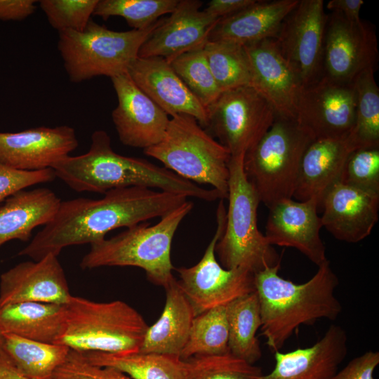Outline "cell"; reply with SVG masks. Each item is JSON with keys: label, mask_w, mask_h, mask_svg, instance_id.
Listing matches in <instances>:
<instances>
[{"label": "cell", "mask_w": 379, "mask_h": 379, "mask_svg": "<svg viewBox=\"0 0 379 379\" xmlns=\"http://www.w3.org/2000/svg\"><path fill=\"white\" fill-rule=\"evenodd\" d=\"M104 194L97 199L61 201L53 218L18 255L35 261L49 253L58 256L65 247L91 244L115 229L162 218L187 199L181 194L141 187L113 189Z\"/></svg>", "instance_id": "cell-1"}, {"label": "cell", "mask_w": 379, "mask_h": 379, "mask_svg": "<svg viewBox=\"0 0 379 379\" xmlns=\"http://www.w3.org/2000/svg\"><path fill=\"white\" fill-rule=\"evenodd\" d=\"M51 168L56 178L78 192L105 194L113 189L141 187L206 201L223 199L217 190L205 189L164 167L144 159L115 152L110 137L103 130L93 133L91 147L86 153L67 156Z\"/></svg>", "instance_id": "cell-2"}, {"label": "cell", "mask_w": 379, "mask_h": 379, "mask_svg": "<svg viewBox=\"0 0 379 379\" xmlns=\"http://www.w3.org/2000/svg\"><path fill=\"white\" fill-rule=\"evenodd\" d=\"M281 265L254 274L261 313V335L272 352L281 351L300 326H312L326 319L335 321L343 310L335 292L339 285L328 260L302 284L280 277Z\"/></svg>", "instance_id": "cell-3"}, {"label": "cell", "mask_w": 379, "mask_h": 379, "mask_svg": "<svg viewBox=\"0 0 379 379\" xmlns=\"http://www.w3.org/2000/svg\"><path fill=\"white\" fill-rule=\"evenodd\" d=\"M193 206V203L187 200L154 225L141 222L109 239L91 244L80 267L83 270L113 266L139 267L145 272L149 281L165 288L175 279L171 260L173 237Z\"/></svg>", "instance_id": "cell-4"}, {"label": "cell", "mask_w": 379, "mask_h": 379, "mask_svg": "<svg viewBox=\"0 0 379 379\" xmlns=\"http://www.w3.org/2000/svg\"><path fill=\"white\" fill-rule=\"evenodd\" d=\"M149 326L122 300L95 302L71 295L64 304V322L55 344L81 352L140 351Z\"/></svg>", "instance_id": "cell-5"}, {"label": "cell", "mask_w": 379, "mask_h": 379, "mask_svg": "<svg viewBox=\"0 0 379 379\" xmlns=\"http://www.w3.org/2000/svg\"><path fill=\"white\" fill-rule=\"evenodd\" d=\"M244 154L231 156L229 161L228 209L215 252L222 267H242L255 274L281 265V257L258 230L260 201L244 173Z\"/></svg>", "instance_id": "cell-6"}, {"label": "cell", "mask_w": 379, "mask_h": 379, "mask_svg": "<svg viewBox=\"0 0 379 379\" xmlns=\"http://www.w3.org/2000/svg\"><path fill=\"white\" fill-rule=\"evenodd\" d=\"M314 140L295 119L276 116L270 129L245 154L246 177L269 209L293 198L302 157Z\"/></svg>", "instance_id": "cell-7"}, {"label": "cell", "mask_w": 379, "mask_h": 379, "mask_svg": "<svg viewBox=\"0 0 379 379\" xmlns=\"http://www.w3.org/2000/svg\"><path fill=\"white\" fill-rule=\"evenodd\" d=\"M144 153L182 178L209 185L227 198L231 154L193 117H173L162 140Z\"/></svg>", "instance_id": "cell-8"}, {"label": "cell", "mask_w": 379, "mask_h": 379, "mask_svg": "<svg viewBox=\"0 0 379 379\" xmlns=\"http://www.w3.org/2000/svg\"><path fill=\"white\" fill-rule=\"evenodd\" d=\"M161 20L145 29L128 31L111 30L90 20L81 32H59L58 48L69 80L79 83L95 77L112 78L126 73Z\"/></svg>", "instance_id": "cell-9"}, {"label": "cell", "mask_w": 379, "mask_h": 379, "mask_svg": "<svg viewBox=\"0 0 379 379\" xmlns=\"http://www.w3.org/2000/svg\"><path fill=\"white\" fill-rule=\"evenodd\" d=\"M206 109L205 130L217 138L231 156L245 155L270 129L276 117L271 105L251 86L222 92Z\"/></svg>", "instance_id": "cell-10"}, {"label": "cell", "mask_w": 379, "mask_h": 379, "mask_svg": "<svg viewBox=\"0 0 379 379\" xmlns=\"http://www.w3.org/2000/svg\"><path fill=\"white\" fill-rule=\"evenodd\" d=\"M220 199L216 212L217 227L201 259L194 265L175 268L178 284L191 302L196 316L212 308L227 305L255 291L254 274L239 267L227 270L216 259L215 245L225 226L226 210Z\"/></svg>", "instance_id": "cell-11"}, {"label": "cell", "mask_w": 379, "mask_h": 379, "mask_svg": "<svg viewBox=\"0 0 379 379\" xmlns=\"http://www.w3.org/2000/svg\"><path fill=\"white\" fill-rule=\"evenodd\" d=\"M327 14L323 0H299L274 38L302 87L324 76V41Z\"/></svg>", "instance_id": "cell-12"}, {"label": "cell", "mask_w": 379, "mask_h": 379, "mask_svg": "<svg viewBox=\"0 0 379 379\" xmlns=\"http://www.w3.org/2000/svg\"><path fill=\"white\" fill-rule=\"evenodd\" d=\"M378 58L377 36L370 24L361 20L351 21L336 11L327 14L324 77L341 83H352L363 71L376 69Z\"/></svg>", "instance_id": "cell-13"}, {"label": "cell", "mask_w": 379, "mask_h": 379, "mask_svg": "<svg viewBox=\"0 0 379 379\" xmlns=\"http://www.w3.org/2000/svg\"><path fill=\"white\" fill-rule=\"evenodd\" d=\"M355 109L353 83L324 76L301 88L295 119L315 140L345 138L353 126Z\"/></svg>", "instance_id": "cell-14"}, {"label": "cell", "mask_w": 379, "mask_h": 379, "mask_svg": "<svg viewBox=\"0 0 379 379\" xmlns=\"http://www.w3.org/2000/svg\"><path fill=\"white\" fill-rule=\"evenodd\" d=\"M118 104L112 118L124 145L145 149L164 136L170 119L133 82L128 74L111 78Z\"/></svg>", "instance_id": "cell-15"}, {"label": "cell", "mask_w": 379, "mask_h": 379, "mask_svg": "<svg viewBox=\"0 0 379 379\" xmlns=\"http://www.w3.org/2000/svg\"><path fill=\"white\" fill-rule=\"evenodd\" d=\"M202 4L199 0H179L142 45L138 57H159L170 62L185 53L203 48L219 19L201 10Z\"/></svg>", "instance_id": "cell-16"}, {"label": "cell", "mask_w": 379, "mask_h": 379, "mask_svg": "<svg viewBox=\"0 0 379 379\" xmlns=\"http://www.w3.org/2000/svg\"><path fill=\"white\" fill-rule=\"evenodd\" d=\"M251 86L273 107L276 116L295 119L301 82L282 55L274 38L244 46Z\"/></svg>", "instance_id": "cell-17"}, {"label": "cell", "mask_w": 379, "mask_h": 379, "mask_svg": "<svg viewBox=\"0 0 379 379\" xmlns=\"http://www.w3.org/2000/svg\"><path fill=\"white\" fill-rule=\"evenodd\" d=\"M78 144L75 131L69 126L0 132V164L20 171L46 169L69 156Z\"/></svg>", "instance_id": "cell-18"}, {"label": "cell", "mask_w": 379, "mask_h": 379, "mask_svg": "<svg viewBox=\"0 0 379 379\" xmlns=\"http://www.w3.org/2000/svg\"><path fill=\"white\" fill-rule=\"evenodd\" d=\"M318 208L315 199L280 201L269 209L264 234L267 242L271 246L294 248L319 266L328 259L320 237L323 225Z\"/></svg>", "instance_id": "cell-19"}, {"label": "cell", "mask_w": 379, "mask_h": 379, "mask_svg": "<svg viewBox=\"0 0 379 379\" xmlns=\"http://www.w3.org/2000/svg\"><path fill=\"white\" fill-rule=\"evenodd\" d=\"M71 295L64 270L52 253L20 262L0 276V307L25 302L63 305Z\"/></svg>", "instance_id": "cell-20"}, {"label": "cell", "mask_w": 379, "mask_h": 379, "mask_svg": "<svg viewBox=\"0 0 379 379\" xmlns=\"http://www.w3.org/2000/svg\"><path fill=\"white\" fill-rule=\"evenodd\" d=\"M127 73L135 85L168 115L193 117L204 129L206 108L177 75L171 64L159 57L138 58Z\"/></svg>", "instance_id": "cell-21"}, {"label": "cell", "mask_w": 379, "mask_h": 379, "mask_svg": "<svg viewBox=\"0 0 379 379\" xmlns=\"http://www.w3.org/2000/svg\"><path fill=\"white\" fill-rule=\"evenodd\" d=\"M319 208L323 227L335 239L357 243L370 235L378 220L379 194L340 182L327 192Z\"/></svg>", "instance_id": "cell-22"}, {"label": "cell", "mask_w": 379, "mask_h": 379, "mask_svg": "<svg viewBox=\"0 0 379 379\" xmlns=\"http://www.w3.org/2000/svg\"><path fill=\"white\" fill-rule=\"evenodd\" d=\"M347 352L345 330L340 325L332 324L310 347L274 352V368L257 379H333Z\"/></svg>", "instance_id": "cell-23"}, {"label": "cell", "mask_w": 379, "mask_h": 379, "mask_svg": "<svg viewBox=\"0 0 379 379\" xmlns=\"http://www.w3.org/2000/svg\"><path fill=\"white\" fill-rule=\"evenodd\" d=\"M352 151L346 138L314 140L302 157L293 197L300 201L315 199L319 208L327 192L340 182Z\"/></svg>", "instance_id": "cell-24"}, {"label": "cell", "mask_w": 379, "mask_h": 379, "mask_svg": "<svg viewBox=\"0 0 379 379\" xmlns=\"http://www.w3.org/2000/svg\"><path fill=\"white\" fill-rule=\"evenodd\" d=\"M299 0L255 1L243 10L219 19L208 41L245 46L274 38Z\"/></svg>", "instance_id": "cell-25"}, {"label": "cell", "mask_w": 379, "mask_h": 379, "mask_svg": "<svg viewBox=\"0 0 379 379\" xmlns=\"http://www.w3.org/2000/svg\"><path fill=\"white\" fill-rule=\"evenodd\" d=\"M61 200L48 188L20 190L0 206V248L14 239L27 241L32 231L55 215Z\"/></svg>", "instance_id": "cell-26"}, {"label": "cell", "mask_w": 379, "mask_h": 379, "mask_svg": "<svg viewBox=\"0 0 379 379\" xmlns=\"http://www.w3.org/2000/svg\"><path fill=\"white\" fill-rule=\"evenodd\" d=\"M165 290L166 302L163 312L158 320L149 326L140 352L180 357L196 314L176 279Z\"/></svg>", "instance_id": "cell-27"}, {"label": "cell", "mask_w": 379, "mask_h": 379, "mask_svg": "<svg viewBox=\"0 0 379 379\" xmlns=\"http://www.w3.org/2000/svg\"><path fill=\"white\" fill-rule=\"evenodd\" d=\"M64 304L25 302L0 307L4 333L55 343L63 326Z\"/></svg>", "instance_id": "cell-28"}, {"label": "cell", "mask_w": 379, "mask_h": 379, "mask_svg": "<svg viewBox=\"0 0 379 379\" xmlns=\"http://www.w3.org/2000/svg\"><path fill=\"white\" fill-rule=\"evenodd\" d=\"M88 362L116 368L132 379H188L190 365L180 357L152 352H82Z\"/></svg>", "instance_id": "cell-29"}, {"label": "cell", "mask_w": 379, "mask_h": 379, "mask_svg": "<svg viewBox=\"0 0 379 379\" xmlns=\"http://www.w3.org/2000/svg\"><path fill=\"white\" fill-rule=\"evenodd\" d=\"M4 334L0 351L21 374L29 379H50L70 350L62 345Z\"/></svg>", "instance_id": "cell-30"}, {"label": "cell", "mask_w": 379, "mask_h": 379, "mask_svg": "<svg viewBox=\"0 0 379 379\" xmlns=\"http://www.w3.org/2000/svg\"><path fill=\"white\" fill-rule=\"evenodd\" d=\"M228 347L233 356L254 365L262 357L256 333L262 324L256 291L239 297L226 305Z\"/></svg>", "instance_id": "cell-31"}, {"label": "cell", "mask_w": 379, "mask_h": 379, "mask_svg": "<svg viewBox=\"0 0 379 379\" xmlns=\"http://www.w3.org/2000/svg\"><path fill=\"white\" fill-rule=\"evenodd\" d=\"M375 69H367L353 80L356 93L355 117L347 136L354 151L379 148V88L374 77Z\"/></svg>", "instance_id": "cell-32"}, {"label": "cell", "mask_w": 379, "mask_h": 379, "mask_svg": "<svg viewBox=\"0 0 379 379\" xmlns=\"http://www.w3.org/2000/svg\"><path fill=\"white\" fill-rule=\"evenodd\" d=\"M226 305L197 315L180 357L183 360L196 356L222 355L230 353Z\"/></svg>", "instance_id": "cell-33"}, {"label": "cell", "mask_w": 379, "mask_h": 379, "mask_svg": "<svg viewBox=\"0 0 379 379\" xmlns=\"http://www.w3.org/2000/svg\"><path fill=\"white\" fill-rule=\"evenodd\" d=\"M203 49L221 92L251 86L250 67L244 46L208 41Z\"/></svg>", "instance_id": "cell-34"}, {"label": "cell", "mask_w": 379, "mask_h": 379, "mask_svg": "<svg viewBox=\"0 0 379 379\" xmlns=\"http://www.w3.org/2000/svg\"><path fill=\"white\" fill-rule=\"evenodd\" d=\"M179 0H98L93 15L107 20L111 16L125 19L132 29H145L159 17L171 14Z\"/></svg>", "instance_id": "cell-35"}, {"label": "cell", "mask_w": 379, "mask_h": 379, "mask_svg": "<svg viewBox=\"0 0 379 379\" xmlns=\"http://www.w3.org/2000/svg\"><path fill=\"white\" fill-rule=\"evenodd\" d=\"M169 63L186 86L206 109L221 94L203 48L185 53Z\"/></svg>", "instance_id": "cell-36"}, {"label": "cell", "mask_w": 379, "mask_h": 379, "mask_svg": "<svg viewBox=\"0 0 379 379\" xmlns=\"http://www.w3.org/2000/svg\"><path fill=\"white\" fill-rule=\"evenodd\" d=\"M188 379H257L260 367L250 364L230 353L196 356L189 359Z\"/></svg>", "instance_id": "cell-37"}, {"label": "cell", "mask_w": 379, "mask_h": 379, "mask_svg": "<svg viewBox=\"0 0 379 379\" xmlns=\"http://www.w3.org/2000/svg\"><path fill=\"white\" fill-rule=\"evenodd\" d=\"M98 0H42L39 6L52 27L59 32L83 31Z\"/></svg>", "instance_id": "cell-38"}, {"label": "cell", "mask_w": 379, "mask_h": 379, "mask_svg": "<svg viewBox=\"0 0 379 379\" xmlns=\"http://www.w3.org/2000/svg\"><path fill=\"white\" fill-rule=\"evenodd\" d=\"M340 182L379 194V148L352 151L346 161Z\"/></svg>", "instance_id": "cell-39"}, {"label": "cell", "mask_w": 379, "mask_h": 379, "mask_svg": "<svg viewBox=\"0 0 379 379\" xmlns=\"http://www.w3.org/2000/svg\"><path fill=\"white\" fill-rule=\"evenodd\" d=\"M50 379H132L123 372L91 364L82 352L70 349L65 361Z\"/></svg>", "instance_id": "cell-40"}, {"label": "cell", "mask_w": 379, "mask_h": 379, "mask_svg": "<svg viewBox=\"0 0 379 379\" xmlns=\"http://www.w3.org/2000/svg\"><path fill=\"white\" fill-rule=\"evenodd\" d=\"M55 178L52 168L27 171L0 164V204L20 190L37 184L51 182Z\"/></svg>", "instance_id": "cell-41"}, {"label": "cell", "mask_w": 379, "mask_h": 379, "mask_svg": "<svg viewBox=\"0 0 379 379\" xmlns=\"http://www.w3.org/2000/svg\"><path fill=\"white\" fill-rule=\"evenodd\" d=\"M379 364V352L368 350L353 358L333 379H375L374 371Z\"/></svg>", "instance_id": "cell-42"}, {"label": "cell", "mask_w": 379, "mask_h": 379, "mask_svg": "<svg viewBox=\"0 0 379 379\" xmlns=\"http://www.w3.org/2000/svg\"><path fill=\"white\" fill-rule=\"evenodd\" d=\"M34 0H0V20H22L36 8Z\"/></svg>", "instance_id": "cell-43"}, {"label": "cell", "mask_w": 379, "mask_h": 379, "mask_svg": "<svg viewBox=\"0 0 379 379\" xmlns=\"http://www.w3.org/2000/svg\"><path fill=\"white\" fill-rule=\"evenodd\" d=\"M256 0H211L204 9L218 19L236 13L255 3Z\"/></svg>", "instance_id": "cell-44"}, {"label": "cell", "mask_w": 379, "mask_h": 379, "mask_svg": "<svg viewBox=\"0 0 379 379\" xmlns=\"http://www.w3.org/2000/svg\"><path fill=\"white\" fill-rule=\"evenodd\" d=\"M364 3L362 0H331L326 8L341 13L351 21L359 22V12Z\"/></svg>", "instance_id": "cell-45"}, {"label": "cell", "mask_w": 379, "mask_h": 379, "mask_svg": "<svg viewBox=\"0 0 379 379\" xmlns=\"http://www.w3.org/2000/svg\"><path fill=\"white\" fill-rule=\"evenodd\" d=\"M0 379H29L21 374L0 351Z\"/></svg>", "instance_id": "cell-46"}, {"label": "cell", "mask_w": 379, "mask_h": 379, "mask_svg": "<svg viewBox=\"0 0 379 379\" xmlns=\"http://www.w3.org/2000/svg\"><path fill=\"white\" fill-rule=\"evenodd\" d=\"M4 333L2 332L1 328H0V350L2 347V345H3V342H4Z\"/></svg>", "instance_id": "cell-47"}]
</instances>
